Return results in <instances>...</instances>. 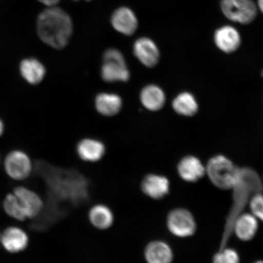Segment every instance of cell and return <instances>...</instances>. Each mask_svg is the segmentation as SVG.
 Masks as SVG:
<instances>
[{"instance_id": "52a82bcc", "label": "cell", "mask_w": 263, "mask_h": 263, "mask_svg": "<svg viewBox=\"0 0 263 263\" xmlns=\"http://www.w3.org/2000/svg\"><path fill=\"white\" fill-rule=\"evenodd\" d=\"M166 226L170 233L179 238H187L195 234L196 223L192 213L184 209H176L167 216Z\"/></svg>"}, {"instance_id": "f1b7e54d", "label": "cell", "mask_w": 263, "mask_h": 263, "mask_svg": "<svg viewBox=\"0 0 263 263\" xmlns=\"http://www.w3.org/2000/svg\"><path fill=\"white\" fill-rule=\"evenodd\" d=\"M254 263H263V260H259V261H256Z\"/></svg>"}, {"instance_id": "44dd1931", "label": "cell", "mask_w": 263, "mask_h": 263, "mask_svg": "<svg viewBox=\"0 0 263 263\" xmlns=\"http://www.w3.org/2000/svg\"><path fill=\"white\" fill-rule=\"evenodd\" d=\"M88 217L91 224L101 230L110 228L115 221L112 210L107 205L102 203L92 206L88 212Z\"/></svg>"}, {"instance_id": "e0dca14e", "label": "cell", "mask_w": 263, "mask_h": 263, "mask_svg": "<svg viewBox=\"0 0 263 263\" xmlns=\"http://www.w3.org/2000/svg\"><path fill=\"white\" fill-rule=\"evenodd\" d=\"M19 71L23 79L32 85L41 84L47 74L45 65L34 58L23 59L19 64Z\"/></svg>"}, {"instance_id": "4dcf8cb0", "label": "cell", "mask_w": 263, "mask_h": 263, "mask_svg": "<svg viewBox=\"0 0 263 263\" xmlns=\"http://www.w3.org/2000/svg\"><path fill=\"white\" fill-rule=\"evenodd\" d=\"M1 156H0V165H1Z\"/></svg>"}, {"instance_id": "d4e9b609", "label": "cell", "mask_w": 263, "mask_h": 263, "mask_svg": "<svg viewBox=\"0 0 263 263\" xmlns=\"http://www.w3.org/2000/svg\"><path fill=\"white\" fill-rule=\"evenodd\" d=\"M249 206L252 215L256 219L263 221V195L262 193H256L249 200Z\"/></svg>"}, {"instance_id": "d6a6232c", "label": "cell", "mask_w": 263, "mask_h": 263, "mask_svg": "<svg viewBox=\"0 0 263 263\" xmlns=\"http://www.w3.org/2000/svg\"><path fill=\"white\" fill-rule=\"evenodd\" d=\"M261 74H262V78H263V71H262V73H261Z\"/></svg>"}, {"instance_id": "8992f818", "label": "cell", "mask_w": 263, "mask_h": 263, "mask_svg": "<svg viewBox=\"0 0 263 263\" xmlns=\"http://www.w3.org/2000/svg\"><path fill=\"white\" fill-rule=\"evenodd\" d=\"M220 6L227 18L241 25L251 24L258 14L257 6L253 0H221Z\"/></svg>"}, {"instance_id": "d6986e66", "label": "cell", "mask_w": 263, "mask_h": 263, "mask_svg": "<svg viewBox=\"0 0 263 263\" xmlns=\"http://www.w3.org/2000/svg\"><path fill=\"white\" fill-rule=\"evenodd\" d=\"M140 100L143 106L152 111H159L164 106L166 95L162 88L156 84H148L141 89Z\"/></svg>"}, {"instance_id": "ba28073f", "label": "cell", "mask_w": 263, "mask_h": 263, "mask_svg": "<svg viewBox=\"0 0 263 263\" xmlns=\"http://www.w3.org/2000/svg\"><path fill=\"white\" fill-rule=\"evenodd\" d=\"M29 236L26 230L17 226H11L1 231L0 246L6 252L18 254L28 248Z\"/></svg>"}, {"instance_id": "9a60e30c", "label": "cell", "mask_w": 263, "mask_h": 263, "mask_svg": "<svg viewBox=\"0 0 263 263\" xmlns=\"http://www.w3.org/2000/svg\"><path fill=\"white\" fill-rule=\"evenodd\" d=\"M177 172L181 178L186 182H196L204 176L206 170L198 158L188 156L180 161L177 165Z\"/></svg>"}, {"instance_id": "484cf974", "label": "cell", "mask_w": 263, "mask_h": 263, "mask_svg": "<svg viewBox=\"0 0 263 263\" xmlns=\"http://www.w3.org/2000/svg\"><path fill=\"white\" fill-rule=\"evenodd\" d=\"M38 1L42 3V4L50 7V6H57L60 2L61 0H38Z\"/></svg>"}, {"instance_id": "ac0fdd59", "label": "cell", "mask_w": 263, "mask_h": 263, "mask_svg": "<svg viewBox=\"0 0 263 263\" xmlns=\"http://www.w3.org/2000/svg\"><path fill=\"white\" fill-rule=\"evenodd\" d=\"M144 257L147 263H172L173 252L171 246L162 240H154L146 245Z\"/></svg>"}, {"instance_id": "5bb4252c", "label": "cell", "mask_w": 263, "mask_h": 263, "mask_svg": "<svg viewBox=\"0 0 263 263\" xmlns=\"http://www.w3.org/2000/svg\"><path fill=\"white\" fill-rule=\"evenodd\" d=\"M106 152V146L101 141L90 138L82 139L77 146L78 156L86 162H99L103 159Z\"/></svg>"}, {"instance_id": "3957f363", "label": "cell", "mask_w": 263, "mask_h": 263, "mask_svg": "<svg viewBox=\"0 0 263 263\" xmlns=\"http://www.w3.org/2000/svg\"><path fill=\"white\" fill-rule=\"evenodd\" d=\"M206 173L214 185L223 190L233 189L237 183L240 167L224 156L211 158L205 167Z\"/></svg>"}, {"instance_id": "7a4b0ae2", "label": "cell", "mask_w": 263, "mask_h": 263, "mask_svg": "<svg viewBox=\"0 0 263 263\" xmlns=\"http://www.w3.org/2000/svg\"><path fill=\"white\" fill-rule=\"evenodd\" d=\"M233 190V206L227 220L219 250L226 248L227 242L233 232V223L241 215L250 199L255 194L262 192L263 184L255 171L249 167H240L239 179Z\"/></svg>"}, {"instance_id": "277c9868", "label": "cell", "mask_w": 263, "mask_h": 263, "mask_svg": "<svg viewBox=\"0 0 263 263\" xmlns=\"http://www.w3.org/2000/svg\"><path fill=\"white\" fill-rule=\"evenodd\" d=\"M100 74L102 80L107 83L129 81L130 72L126 59L119 49L111 48L104 51Z\"/></svg>"}, {"instance_id": "6da1fadb", "label": "cell", "mask_w": 263, "mask_h": 263, "mask_svg": "<svg viewBox=\"0 0 263 263\" xmlns=\"http://www.w3.org/2000/svg\"><path fill=\"white\" fill-rule=\"evenodd\" d=\"M73 32L70 15L65 10L50 6L40 13L37 20L39 37L46 45L54 49L67 47Z\"/></svg>"}, {"instance_id": "f546056e", "label": "cell", "mask_w": 263, "mask_h": 263, "mask_svg": "<svg viewBox=\"0 0 263 263\" xmlns=\"http://www.w3.org/2000/svg\"><path fill=\"white\" fill-rule=\"evenodd\" d=\"M73 1L78 2V1H80V0H73ZM85 1L89 2V1H91V0H85Z\"/></svg>"}, {"instance_id": "5b68a950", "label": "cell", "mask_w": 263, "mask_h": 263, "mask_svg": "<svg viewBox=\"0 0 263 263\" xmlns=\"http://www.w3.org/2000/svg\"><path fill=\"white\" fill-rule=\"evenodd\" d=\"M3 166L9 178L16 182L27 180L34 170L30 157L20 149L10 151L3 160Z\"/></svg>"}, {"instance_id": "1f68e13d", "label": "cell", "mask_w": 263, "mask_h": 263, "mask_svg": "<svg viewBox=\"0 0 263 263\" xmlns=\"http://www.w3.org/2000/svg\"><path fill=\"white\" fill-rule=\"evenodd\" d=\"M0 239H1V231H0Z\"/></svg>"}, {"instance_id": "9c48e42d", "label": "cell", "mask_w": 263, "mask_h": 263, "mask_svg": "<svg viewBox=\"0 0 263 263\" xmlns=\"http://www.w3.org/2000/svg\"><path fill=\"white\" fill-rule=\"evenodd\" d=\"M12 192L17 197L28 220L37 218L42 213L45 206L44 200L35 191L19 185L15 186Z\"/></svg>"}, {"instance_id": "30bf717a", "label": "cell", "mask_w": 263, "mask_h": 263, "mask_svg": "<svg viewBox=\"0 0 263 263\" xmlns=\"http://www.w3.org/2000/svg\"><path fill=\"white\" fill-rule=\"evenodd\" d=\"M133 53L137 60L147 68L156 67L160 58L157 44L147 37H140L134 42Z\"/></svg>"}, {"instance_id": "cb8c5ba5", "label": "cell", "mask_w": 263, "mask_h": 263, "mask_svg": "<svg viewBox=\"0 0 263 263\" xmlns=\"http://www.w3.org/2000/svg\"><path fill=\"white\" fill-rule=\"evenodd\" d=\"M213 263H239V256L235 249L224 248L214 256Z\"/></svg>"}, {"instance_id": "2e32d148", "label": "cell", "mask_w": 263, "mask_h": 263, "mask_svg": "<svg viewBox=\"0 0 263 263\" xmlns=\"http://www.w3.org/2000/svg\"><path fill=\"white\" fill-rule=\"evenodd\" d=\"M123 106L119 95L111 92H101L95 99V107L103 116L111 117L119 114Z\"/></svg>"}, {"instance_id": "ffe728a7", "label": "cell", "mask_w": 263, "mask_h": 263, "mask_svg": "<svg viewBox=\"0 0 263 263\" xmlns=\"http://www.w3.org/2000/svg\"><path fill=\"white\" fill-rule=\"evenodd\" d=\"M258 229L257 219L249 213H241L236 219L233 227V232L243 241H248L254 238Z\"/></svg>"}, {"instance_id": "7c38bea8", "label": "cell", "mask_w": 263, "mask_h": 263, "mask_svg": "<svg viewBox=\"0 0 263 263\" xmlns=\"http://www.w3.org/2000/svg\"><path fill=\"white\" fill-rule=\"evenodd\" d=\"M110 22L115 30L126 36L133 35L139 26L138 19L133 10L125 6L115 10L111 15Z\"/></svg>"}, {"instance_id": "4316f807", "label": "cell", "mask_w": 263, "mask_h": 263, "mask_svg": "<svg viewBox=\"0 0 263 263\" xmlns=\"http://www.w3.org/2000/svg\"><path fill=\"white\" fill-rule=\"evenodd\" d=\"M5 132V124L3 120L0 118V137L3 136Z\"/></svg>"}, {"instance_id": "4fadbf2b", "label": "cell", "mask_w": 263, "mask_h": 263, "mask_svg": "<svg viewBox=\"0 0 263 263\" xmlns=\"http://www.w3.org/2000/svg\"><path fill=\"white\" fill-rule=\"evenodd\" d=\"M214 42L220 50L226 53H232L239 48L241 37L237 29L225 25L217 29L214 34Z\"/></svg>"}, {"instance_id": "83f0119b", "label": "cell", "mask_w": 263, "mask_h": 263, "mask_svg": "<svg viewBox=\"0 0 263 263\" xmlns=\"http://www.w3.org/2000/svg\"><path fill=\"white\" fill-rule=\"evenodd\" d=\"M256 6H257L258 9L263 14V0H257Z\"/></svg>"}, {"instance_id": "603a6c76", "label": "cell", "mask_w": 263, "mask_h": 263, "mask_svg": "<svg viewBox=\"0 0 263 263\" xmlns=\"http://www.w3.org/2000/svg\"><path fill=\"white\" fill-rule=\"evenodd\" d=\"M2 207L3 211L10 218L18 222H25L28 220L17 197L12 192L5 196Z\"/></svg>"}, {"instance_id": "7402d4cb", "label": "cell", "mask_w": 263, "mask_h": 263, "mask_svg": "<svg viewBox=\"0 0 263 263\" xmlns=\"http://www.w3.org/2000/svg\"><path fill=\"white\" fill-rule=\"evenodd\" d=\"M172 105L177 114L185 117L193 116L199 108L195 97L189 92H183L177 95L174 99Z\"/></svg>"}, {"instance_id": "8fae6325", "label": "cell", "mask_w": 263, "mask_h": 263, "mask_svg": "<svg viewBox=\"0 0 263 263\" xmlns=\"http://www.w3.org/2000/svg\"><path fill=\"white\" fill-rule=\"evenodd\" d=\"M140 186L144 195L151 199L160 200L168 195L170 182L165 176L149 174L143 177Z\"/></svg>"}]
</instances>
